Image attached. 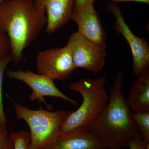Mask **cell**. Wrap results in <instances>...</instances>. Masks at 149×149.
I'll use <instances>...</instances> for the list:
<instances>
[{"instance_id": "obj_1", "label": "cell", "mask_w": 149, "mask_h": 149, "mask_svg": "<svg viewBox=\"0 0 149 149\" xmlns=\"http://www.w3.org/2000/svg\"><path fill=\"white\" fill-rule=\"evenodd\" d=\"M46 24V12L37 8L34 0H3L0 3V31L8 37L15 64L20 62L24 51Z\"/></svg>"}, {"instance_id": "obj_2", "label": "cell", "mask_w": 149, "mask_h": 149, "mask_svg": "<svg viewBox=\"0 0 149 149\" xmlns=\"http://www.w3.org/2000/svg\"><path fill=\"white\" fill-rule=\"evenodd\" d=\"M123 75L118 72L106 106L88 130L98 139L103 149L128 148L132 139L142 136L131 117V110L123 94Z\"/></svg>"}, {"instance_id": "obj_3", "label": "cell", "mask_w": 149, "mask_h": 149, "mask_svg": "<svg viewBox=\"0 0 149 149\" xmlns=\"http://www.w3.org/2000/svg\"><path fill=\"white\" fill-rule=\"evenodd\" d=\"M105 76L97 78H83L68 85L71 91L80 93L83 102L75 111H71L61 128V135L74 131L88 130L99 118L109 96L105 88Z\"/></svg>"}, {"instance_id": "obj_4", "label": "cell", "mask_w": 149, "mask_h": 149, "mask_svg": "<svg viewBox=\"0 0 149 149\" xmlns=\"http://www.w3.org/2000/svg\"><path fill=\"white\" fill-rule=\"evenodd\" d=\"M17 120H23L30 130V149H47L61 136V128L71 111H52L44 109H29L11 100Z\"/></svg>"}, {"instance_id": "obj_5", "label": "cell", "mask_w": 149, "mask_h": 149, "mask_svg": "<svg viewBox=\"0 0 149 149\" xmlns=\"http://www.w3.org/2000/svg\"><path fill=\"white\" fill-rule=\"evenodd\" d=\"M75 68L97 72L104 68L107 57L106 48L86 39L78 32L70 37L66 45Z\"/></svg>"}, {"instance_id": "obj_6", "label": "cell", "mask_w": 149, "mask_h": 149, "mask_svg": "<svg viewBox=\"0 0 149 149\" xmlns=\"http://www.w3.org/2000/svg\"><path fill=\"white\" fill-rule=\"evenodd\" d=\"M108 10L115 17L114 31L124 37L130 47L133 59V72L139 76L149 67V44L145 38H140L133 34L125 23L119 5L110 2L107 4Z\"/></svg>"}, {"instance_id": "obj_7", "label": "cell", "mask_w": 149, "mask_h": 149, "mask_svg": "<svg viewBox=\"0 0 149 149\" xmlns=\"http://www.w3.org/2000/svg\"><path fill=\"white\" fill-rule=\"evenodd\" d=\"M6 74L9 78L19 80L29 86L32 91L29 96L30 101L38 100L43 102L49 109H52V107L46 101L45 99L46 97L59 98L69 102L75 106L79 104L75 100L62 92L54 84V80L44 74L35 73L28 69L25 70H19L16 71L8 70Z\"/></svg>"}, {"instance_id": "obj_8", "label": "cell", "mask_w": 149, "mask_h": 149, "mask_svg": "<svg viewBox=\"0 0 149 149\" xmlns=\"http://www.w3.org/2000/svg\"><path fill=\"white\" fill-rule=\"evenodd\" d=\"M36 60L37 73L54 80L68 79L76 69L66 46L40 51Z\"/></svg>"}, {"instance_id": "obj_9", "label": "cell", "mask_w": 149, "mask_h": 149, "mask_svg": "<svg viewBox=\"0 0 149 149\" xmlns=\"http://www.w3.org/2000/svg\"><path fill=\"white\" fill-rule=\"evenodd\" d=\"M94 3L74 7L70 20L76 23L77 32L92 42L107 47V32L94 6Z\"/></svg>"}, {"instance_id": "obj_10", "label": "cell", "mask_w": 149, "mask_h": 149, "mask_svg": "<svg viewBox=\"0 0 149 149\" xmlns=\"http://www.w3.org/2000/svg\"><path fill=\"white\" fill-rule=\"evenodd\" d=\"M37 8L46 12V32L52 34L70 20L75 0H34Z\"/></svg>"}, {"instance_id": "obj_11", "label": "cell", "mask_w": 149, "mask_h": 149, "mask_svg": "<svg viewBox=\"0 0 149 149\" xmlns=\"http://www.w3.org/2000/svg\"><path fill=\"white\" fill-rule=\"evenodd\" d=\"M47 149H103L101 143L88 130L74 131L61 135Z\"/></svg>"}, {"instance_id": "obj_12", "label": "cell", "mask_w": 149, "mask_h": 149, "mask_svg": "<svg viewBox=\"0 0 149 149\" xmlns=\"http://www.w3.org/2000/svg\"><path fill=\"white\" fill-rule=\"evenodd\" d=\"M126 100L133 112L149 111V67L138 76Z\"/></svg>"}, {"instance_id": "obj_13", "label": "cell", "mask_w": 149, "mask_h": 149, "mask_svg": "<svg viewBox=\"0 0 149 149\" xmlns=\"http://www.w3.org/2000/svg\"><path fill=\"white\" fill-rule=\"evenodd\" d=\"M131 117L141 132L145 143H149V111L131 113Z\"/></svg>"}, {"instance_id": "obj_14", "label": "cell", "mask_w": 149, "mask_h": 149, "mask_svg": "<svg viewBox=\"0 0 149 149\" xmlns=\"http://www.w3.org/2000/svg\"><path fill=\"white\" fill-rule=\"evenodd\" d=\"M9 137L13 142L14 149H30L29 132L23 130L12 131Z\"/></svg>"}, {"instance_id": "obj_15", "label": "cell", "mask_w": 149, "mask_h": 149, "mask_svg": "<svg viewBox=\"0 0 149 149\" xmlns=\"http://www.w3.org/2000/svg\"><path fill=\"white\" fill-rule=\"evenodd\" d=\"M12 61L10 55L0 59V123L3 124L6 123L7 119L3 102V79L6 68Z\"/></svg>"}, {"instance_id": "obj_16", "label": "cell", "mask_w": 149, "mask_h": 149, "mask_svg": "<svg viewBox=\"0 0 149 149\" xmlns=\"http://www.w3.org/2000/svg\"><path fill=\"white\" fill-rule=\"evenodd\" d=\"M0 149H14L6 124L0 123Z\"/></svg>"}, {"instance_id": "obj_17", "label": "cell", "mask_w": 149, "mask_h": 149, "mask_svg": "<svg viewBox=\"0 0 149 149\" xmlns=\"http://www.w3.org/2000/svg\"><path fill=\"white\" fill-rule=\"evenodd\" d=\"M11 47L8 37L0 31V59L10 55Z\"/></svg>"}, {"instance_id": "obj_18", "label": "cell", "mask_w": 149, "mask_h": 149, "mask_svg": "<svg viewBox=\"0 0 149 149\" xmlns=\"http://www.w3.org/2000/svg\"><path fill=\"white\" fill-rule=\"evenodd\" d=\"M142 136H139L132 139L129 143V149H146Z\"/></svg>"}, {"instance_id": "obj_19", "label": "cell", "mask_w": 149, "mask_h": 149, "mask_svg": "<svg viewBox=\"0 0 149 149\" xmlns=\"http://www.w3.org/2000/svg\"><path fill=\"white\" fill-rule=\"evenodd\" d=\"M112 2L115 3L121 2H136L142 3H143L149 4V0H110Z\"/></svg>"}, {"instance_id": "obj_20", "label": "cell", "mask_w": 149, "mask_h": 149, "mask_svg": "<svg viewBox=\"0 0 149 149\" xmlns=\"http://www.w3.org/2000/svg\"><path fill=\"white\" fill-rule=\"evenodd\" d=\"M95 1V0H75L74 7L83 5V4L88 3H94Z\"/></svg>"}, {"instance_id": "obj_21", "label": "cell", "mask_w": 149, "mask_h": 149, "mask_svg": "<svg viewBox=\"0 0 149 149\" xmlns=\"http://www.w3.org/2000/svg\"><path fill=\"white\" fill-rule=\"evenodd\" d=\"M145 146H146V149H149V143L146 144Z\"/></svg>"}, {"instance_id": "obj_22", "label": "cell", "mask_w": 149, "mask_h": 149, "mask_svg": "<svg viewBox=\"0 0 149 149\" xmlns=\"http://www.w3.org/2000/svg\"><path fill=\"white\" fill-rule=\"evenodd\" d=\"M3 1V0H0V3L2 2V1Z\"/></svg>"}]
</instances>
